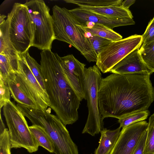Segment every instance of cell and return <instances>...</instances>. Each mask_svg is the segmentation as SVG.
<instances>
[{"mask_svg":"<svg viewBox=\"0 0 154 154\" xmlns=\"http://www.w3.org/2000/svg\"><path fill=\"white\" fill-rule=\"evenodd\" d=\"M147 130L145 132L137 144L133 154H144L147 136Z\"/></svg>","mask_w":154,"mask_h":154,"instance_id":"31","label":"cell"},{"mask_svg":"<svg viewBox=\"0 0 154 154\" xmlns=\"http://www.w3.org/2000/svg\"><path fill=\"white\" fill-rule=\"evenodd\" d=\"M40 65L50 107L65 126L78 119V109L82 101L65 75L60 56L51 50L42 51Z\"/></svg>","mask_w":154,"mask_h":154,"instance_id":"2","label":"cell"},{"mask_svg":"<svg viewBox=\"0 0 154 154\" xmlns=\"http://www.w3.org/2000/svg\"><path fill=\"white\" fill-rule=\"evenodd\" d=\"M80 27L86 32L112 42L122 39V36L119 33L103 25L88 23L85 26Z\"/></svg>","mask_w":154,"mask_h":154,"instance_id":"18","label":"cell"},{"mask_svg":"<svg viewBox=\"0 0 154 154\" xmlns=\"http://www.w3.org/2000/svg\"><path fill=\"white\" fill-rule=\"evenodd\" d=\"M55 39L71 45L89 62H96L97 55L85 32L79 25L69 10L55 5L52 8Z\"/></svg>","mask_w":154,"mask_h":154,"instance_id":"3","label":"cell"},{"mask_svg":"<svg viewBox=\"0 0 154 154\" xmlns=\"http://www.w3.org/2000/svg\"><path fill=\"white\" fill-rule=\"evenodd\" d=\"M0 78L5 82L14 80L15 73L13 72L10 62L6 56L0 54Z\"/></svg>","mask_w":154,"mask_h":154,"instance_id":"24","label":"cell"},{"mask_svg":"<svg viewBox=\"0 0 154 154\" xmlns=\"http://www.w3.org/2000/svg\"><path fill=\"white\" fill-rule=\"evenodd\" d=\"M11 141L8 129L0 134V154H11Z\"/></svg>","mask_w":154,"mask_h":154,"instance_id":"28","label":"cell"},{"mask_svg":"<svg viewBox=\"0 0 154 154\" xmlns=\"http://www.w3.org/2000/svg\"><path fill=\"white\" fill-rule=\"evenodd\" d=\"M29 128L39 146L42 147L51 153H54L53 143L44 128L36 125H32L29 126Z\"/></svg>","mask_w":154,"mask_h":154,"instance_id":"20","label":"cell"},{"mask_svg":"<svg viewBox=\"0 0 154 154\" xmlns=\"http://www.w3.org/2000/svg\"><path fill=\"white\" fill-rule=\"evenodd\" d=\"M121 128L119 126L114 130L103 128L100 132L99 144L94 154H109L120 135Z\"/></svg>","mask_w":154,"mask_h":154,"instance_id":"16","label":"cell"},{"mask_svg":"<svg viewBox=\"0 0 154 154\" xmlns=\"http://www.w3.org/2000/svg\"><path fill=\"white\" fill-rule=\"evenodd\" d=\"M85 32L97 56L104 48L112 42L108 39Z\"/></svg>","mask_w":154,"mask_h":154,"instance_id":"27","label":"cell"},{"mask_svg":"<svg viewBox=\"0 0 154 154\" xmlns=\"http://www.w3.org/2000/svg\"><path fill=\"white\" fill-rule=\"evenodd\" d=\"M11 139V148H23L32 153L37 151L39 146L32 133L23 113L11 101L3 107Z\"/></svg>","mask_w":154,"mask_h":154,"instance_id":"6","label":"cell"},{"mask_svg":"<svg viewBox=\"0 0 154 154\" xmlns=\"http://www.w3.org/2000/svg\"><path fill=\"white\" fill-rule=\"evenodd\" d=\"M142 44H145L154 38V17L149 22L146 30L142 35Z\"/></svg>","mask_w":154,"mask_h":154,"instance_id":"30","label":"cell"},{"mask_svg":"<svg viewBox=\"0 0 154 154\" xmlns=\"http://www.w3.org/2000/svg\"><path fill=\"white\" fill-rule=\"evenodd\" d=\"M0 54L7 57L13 72L15 73L17 72L19 68V53L10 40L7 19L3 23L0 24Z\"/></svg>","mask_w":154,"mask_h":154,"instance_id":"15","label":"cell"},{"mask_svg":"<svg viewBox=\"0 0 154 154\" xmlns=\"http://www.w3.org/2000/svg\"><path fill=\"white\" fill-rule=\"evenodd\" d=\"M143 43L142 35H134L112 42L97 55L96 65L103 73L110 70L125 57Z\"/></svg>","mask_w":154,"mask_h":154,"instance_id":"9","label":"cell"},{"mask_svg":"<svg viewBox=\"0 0 154 154\" xmlns=\"http://www.w3.org/2000/svg\"><path fill=\"white\" fill-rule=\"evenodd\" d=\"M69 11L80 26H85L88 23H93L103 25L113 29L116 27L135 24L133 19H113L93 13L80 7L69 10Z\"/></svg>","mask_w":154,"mask_h":154,"instance_id":"13","label":"cell"},{"mask_svg":"<svg viewBox=\"0 0 154 154\" xmlns=\"http://www.w3.org/2000/svg\"><path fill=\"white\" fill-rule=\"evenodd\" d=\"M135 0H125L123 1L121 6L126 9H129L130 7L135 2Z\"/></svg>","mask_w":154,"mask_h":154,"instance_id":"32","label":"cell"},{"mask_svg":"<svg viewBox=\"0 0 154 154\" xmlns=\"http://www.w3.org/2000/svg\"><path fill=\"white\" fill-rule=\"evenodd\" d=\"M7 83L11 97L18 103L41 110L36 103L22 90L14 80L8 81Z\"/></svg>","mask_w":154,"mask_h":154,"instance_id":"19","label":"cell"},{"mask_svg":"<svg viewBox=\"0 0 154 154\" xmlns=\"http://www.w3.org/2000/svg\"><path fill=\"white\" fill-rule=\"evenodd\" d=\"M144 154H154V113L149 119Z\"/></svg>","mask_w":154,"mask_h":154,"instance_id":"26","label":"cell"},{"mask_svg":"<svg viewBox=\"0 0 154 154\" xmlns=\"http://www.w3.org/2000/svg\"><path fill=\"white\" fill-rule=\"evenodd\" d=\"M18 71L15 81L22 90L35 101L42 111L51 105L46 91L40 85L27 64L22 54H19Z\"/></svg>","mask_w":154,"mask_h":154,"instance_id":"10","label":"cell"},{"mask_svg":"<svg viewBox=\"0 0 154 154\" xmlns=\"http://www.w3.org/2000/svg\"><path fill=\"white\" fill-rule=\"evenodd\" d=\"M148 123L141 121L122 128L109 154H133L140 139L147 130Z\"/></svg>","mask_w":154,"mask_h":154,"instance_id":"11","label":"cell"},{"mask_svg":"<svg viewBox=\"0 0 154 154\" xmlns=\"http://www.w3.org/2000/svg\"><path fill=\"white\" fill-rule=\"evenodd\" d=\"M66 3H72L80 7H99L121 5L122 0H65Z\"/></svg>","mask_w":154,"mask_h":154,"instance_id":"21","label":"cell"},{"mask_svg":"<svg viewBox=\"0 0 154 154\" xmlns=\"http://www.w3.org/2000/svg\"><path fill=\"white\" fill-rule=\"evenodd\" d=\"M33 32L32 46L42 51L51 50L55 40L52 15L50 9L42 0L26 1Z\"/></svg>","mask_w":154,"mask_h":154,"instance_id":"5","label":"cell"},{"mask_svg":"<svg viewBox=\"0 0 154 154\" xmlns=\"http://www.w3.org/2000/svg\"><path fill=\"white\" fill-rule=\"evenodd\" d=\"M149 115V112L147 110L136 112L119 119L118 122L120 127L124 128L132 124L143 121L147 118Z\"/></svg>","mask_w":154,"mask_h":154,"instance_id":"25","label":"cell"},{"mask_svg":"<svg viewBox=\"0 0 154 154\" xmlns=\"http://www.w3.org/2000/svg\"><path fill=\"white\" fill-rule=\"evenodd\" d=\"M150 75L112 73L102 78L98 92L102 118L118 119L147 110L154 101Z\"/></svg>","mask_w":154,"mask_h":154,"instance_id":"1","label":"cell"},{"mask_svg":"<svg viewBox=\"0 0 154 154\" xmlns=\"http://www.w3.org/2000/svg\"><path fill=\"white\" fill-rule=\"evenodd\" d=\"M139 48L130 53L110 71L119 74H140L150 75L154 72L146 64L139 52Z\"/></svg>","mask_w":154,"mask_h":154,"instance_id":"14","label":"cell"},{"mask_svg":"<svg viewBox=\"0 0 154 154\" xmlns=\"http://www.w3.org/2000/svg\"><path fill=\"white\" fill-rule=\"evenodd\" d=\"M93 13L115 19L129 18L133 16L129 9L122 8L121 5H114L99 7H81Z\"/></svg>","mask_w":154,"mask_h":154,"instance_id":"17","label":"cell"},{"mask_svg":"<svg viewBox=\"0 0 154 154\" xmlns=\"http://www.w3.org/2000/svg\"><path fill=\"white\" fill-rule=\"evenodd\" d=\"M139 52L144 62L154 72V38L145 44H142Z\"/></svg>","mask_w":154,"mask_h":154,"instance_id":"23","label":"cell"},{"mask_svg":"<svg viewBox=\"0 0 154 154\" xmlns=\"http://www.w3.org/2000/svg\"><path fill=\"white\" fill-rule=\"evenodd\" d=\"M0 109L7 102L10 101L11 93L7 83L0 78Z\"/></svg>","mask_w":154,"mask_h":154,"instance_id":"29","label":"cell"},{"mask_svg":"<svg viewBox=\"0 0 154 154\" xmlns=\"http://www.w3.org/2000/svg\"><path fill=\"white\" fill-rule=\"evenodd\" d=\"M84 73V91L88 114L82 133L94 136L103 128V119L100 112L98 101V92L102 78L100 70L95 65L85 67Z\"/></svg>","mask_w":154,"mask_h":154,"instance_id":"7","label":"cell"},{"mask_svg":"<svg viewBox=\"0 0 154 154\" xmlns=\"http://www.w3.org/2000/svg\"><path fill=\"white\" fill-rule=\"evenodd\" d=\"M6 128L5 125L2 118L1 113H0V134H2Z\"/></svg>","mask_w":154,"mask_h":154,"instance_id":"33","label":"cell"},{"mask_svg":"<svg viewBox=\"0 0 154 154\" xmlns=\"http://www.w3.org/2000/svg\"><path fill=\"white\" fill-rule=\"evenodd\" d=\"M8 30L10 40L19 54H23L32 46L33 37L32 22L27 6L14 3L8 14Z\"/></svg>","mask_w":154,"mask_h":154,"instance_id":"8","label":"cell"},{"mask_svg":"<svg viewBox=\"0 0 154 154\" xmlns=\"http://www.w3.org/2000/svg\"><path fill=\"white\" fill-rule=\"evenodd\" d=\"M60 62L67 80L82 100L85 99L84 69L85 64L72 54L60 57Z\"/></svg>","mask_w":154,"mask_h":154,"instance_id":"12","label":"cell"},{"mask_svg":"<svg viewBox=\"0 0 154 154\" xmlns=\"http://www.w3.org/2000/svg\"><path fill=\"white\" fill-rule=\"evenodd\" d=\"M6 16L4 15H1L0 16V24L3 23L5 21V18Z\"/></svg>","mask_w":154,"mask_h":154,"instance_id":"34","label":"cell"},{"mask_svg":"<svg viewBox=\"0 0 154 154\" xmlns=\"http://www.w3.org/2000/svg\"><path fill=\"white\" fill-rule=\"evenodd\" d=\"M29 50L22 54L32 74L42 88L46 91L41 66L30 55Z\"/></svg>","mask_w":154,"mask_h":154,"instance_id":"22","label":"cell"},{"mask_svg":"<svg viewBox=\"0 0 154 154\" xmlns=\"http://www.w3.org/2000/svg\"><path fill=\"white\" fill-rule=\"evenodd\" d=\"M17 106L32 125L44 128L54 145L55 154H79L78 146L72 139L66 126L47 110L36 109L17 103Z\"/></svg>","mask_w":154,"mask_h":154,"instance_id":"4","label":"cell"}]
</instances>
